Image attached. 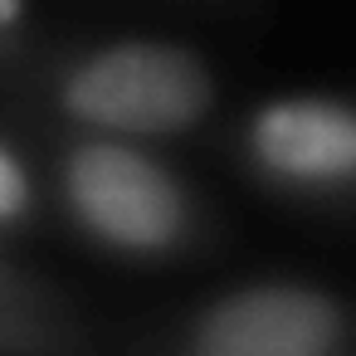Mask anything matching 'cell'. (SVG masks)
Instances as JSON below:
<instances>
[{"label":"cell","mask_w":356,"mask_h":356,"mask_svg":"<svg viewBox=\"0 0 356 356\" xmlns=\"http://www.w3.org/2000/svg\"><path fill=\"white\" fill-rule=\"evenodd\" d=\"M234 161L273 195L302 205L356 200V103L327 93H283L244 113Z\"/></svg>","instance_id":"277c9868"},{"label":"cell","mask_w":356,"mask_h":356,"mask_svg":"<svg viewBox=\"0 0 356 356\" xmlns=\"http://www.w3.org/2000/svg\"><path fill=\"white\" fill-rule=\"evenodd\" d=\"M30 35V0H0V59L15 54Z\"/></svg>","instance_id":"ba28073f"},{"label":"cell","mask_w":356,"mask_h":356,"mask_svg":"<svg viewBox=\"0 0 356 356\" xmlns=\"http://www.w3.org/2000/svg\"><path fill=\"white\" fill-rule=\"evenodd\" d=\"M40 103L88 137L171 142L215 113L220 79L181 40H103L59 59L40 83Z\"/></svg>","instance_id":"7a4b0ae2"},{"label":"cell","mask_w":356,"mask_h":356,"mask_svg":"<svg viewBox=\"0 0 356 356\" xmlns=\"http://www.w3.org/2000/svg\"><path fill=\"white\" fill-rule=\"evenodd\" d=\"M40 181L30 171V161L0 137V234H15L40 215Z\"/></svg>","instance_id":"8992f818"},{"label":"cell","mask_w":356,"mask_h":356,"mask_svg":"<svg viewBox=\"0 0 356 356\" xmlns=\"http://www.w3.org/2000/svg\"><path fill=\"white\" fill-rule=\"evenodd\" d=\"M54 195L83 244L122 264H176L210 244V210L191 181L127 137H88L59 147Z\"/></svg>","instance_id":"6da1fadb"},{"label":"cell","mask_w":356,"mask_h":356,"mask_svg":"<svg viewBox=\"0 0 356 356\" xmlns=\"http://www.w3.org/2000/svg\"><path fill=\"white\" fill-rule=\"evenodd\" d=\"M83 332L69 307H35L0 298V351H69Z\"/></svg>","instance_id":"5b68a950"},{"label":"cell","mask_w":356,"mask_h":356,"mask_svg":"<svg viewBox=\"0 0 356 356\" xmlns=\"http://www.w3.org/2000/svg\"><path fill=\"white\" fill-rule=\"evenodd\" d=\"M176 356H346L356 351V298L312 283H239L181 312L152 337Z\"/></svg>","instance_id":"3957f363"},{"label":"cell","mask_w":356,"mask_h":356,"mask_svg":"<svg viewBox=\"0 0 356 356\" xmlns=\"http://www.w3.org/2000/svg\"><path fill=\"white\" fill-rule=\"evenodd\" d=\"M0 298L6 302H35V307H64L49 283H40L25 268H10V264H0Z\"/></svg>","instance_id":"52a82bcc"}]
</instances>
